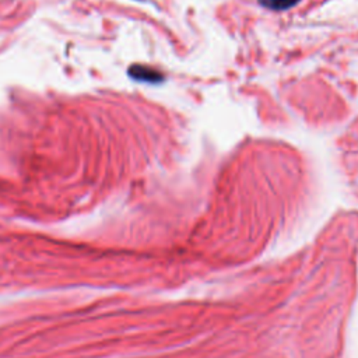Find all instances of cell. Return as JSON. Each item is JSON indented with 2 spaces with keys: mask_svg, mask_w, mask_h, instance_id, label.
<instances>
[{
  "mask_svg": "<svg viewBox=\"0 0 358 358\" xmlns=\"http://www.w3.org/2000/svg\"><path fill=\"white\" fill-rule=\"evenodd\" d=\"M129 76L136 80V81H141V83H150V84H159L165 80L164 74L159 73L155 69H151L148 66L144 64H131L127 70Z\"/></svg>",
  "mask_w": 358,
  "mask_h": 358,
  "instance_id": "cell-1",
  "label": "cell"
},
{
  "mask_svg": "<svg viewBox=\"0 0 358 358\" xmlns=\"http://www.w3.org/2000/svg\"><path fill=\"white\" fill-rule=\"evenodd\" d=\"M259 3L262 6H264L266 8L281 11V10H287V8L294 7L295 4L299 3V0H259Z\"/></svg>",
  "mask_w": 358,
  "mask_h": 358,
  "instance_id": "cell-2",
  "label": "cell"
}]
</instances>
